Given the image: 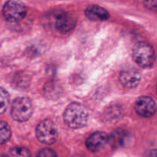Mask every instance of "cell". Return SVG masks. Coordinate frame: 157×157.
<instances>
[{"label":"cell","mask_w":157,"mask_h":157,"mask_svg":"<svg viewBox=\"0 0 157 157\" xmlns=\"http://www.w3.org/2000/svg\"><path fill=\"white\" fill-rule=\"evenodd\" d=\"M87 120L88 113L87 109L80 103H71L66 107L64 110V123L70 128H81L87 124Z\"/></svg>","instance_id":"cell-1"},{"label":"cell","mask_w":157,"mask_h":157,"mask_svg":"<svg viewBox=\"0 0 157 157\" xmlns=\"http://www.w3.org/2000/svg\"><path fill=\"white\" fill-rule=\"evenodd\" d=\"M133 58L140 67H150L153 65L156 61V54L150 44L145 41H140L133 47Z\"/></svg>","instance_id":"cell-2"},{"label":"cell","mask_w":157,"mask_h":157,"mask_svg":"<svg viewBox=\"0 0 157 157\" xmlns=\"http://www.w3.org/2000/svg\"><path fill=\"white\" fill-rule=\"evenodd\" d=\"M36 136L38 140L43 144L48 145L53 144L58 139V127L51 120H44L37 127Z\"/></svg>","instance_id":"cell-3"},{"label":"cell","mask_w":157,"mask_h":157,"mask_svg":"<svg viewBox=\"0 0 157 157\" xmlns=\"http://www.w3.org/2000/svg\"><path fill=\"white\" fill-rule=\"evenodd\" d=\"M33 108L31 101L27 98H18L13 101L11 108V116L18 122L27 121L31 117Z\"/></svg>","instance_id":"cell-4"},{"label":"cell","mask_w":157,"mask_h":157,"mask_svg":"<svg viewBox=\"0 0 157 157\" xmlns=\"http://www.w3.org/2000/svg\"><path fill=\"white\" fill-rule=\"evenodd\" d=\"M26 7L20 0H9L2 9L3 16L11 22H18L25 17Z\"/></svg>","instance_id":"cell-5"},{"label":"cell","mask_w":157,"mask_h":157,"mask_svg":"<svg viewBox=\"0 0 157 157\" xmlns=\"http://www.w3.org/2000/svg\"><path fill=\"white\" fill-rule=\"evenodd\" d=\"M134 108L138 115L143 117H150L156 111V104L153 98L144 96L136 101Z\"/></svg>","instance_id":"cell-6"},{"label":"cell","mask_w":157,"mask_h":157,"mask_svg":"<svg viewBox=\"0 0 157 157\" xmlns=\"http://www.w3.org/2000/svg\"><path fill=\"white\" fill-rule=\"evenodd\" d=\"M77 25V18L70 12H61L58 15L55 21L56 29L61 33L66 34L71 32Z\"/></svg>","instance_id":"cell-7"},{"label":"cell","mask_w":157,"mask_h":157,"mask_svg":"<svg viewBox=\"0 0 157 157\" xmlns=\"http://www.w3.org/2000/svg\"><path fill=\"white\" fill-rule=\"evenodd\" d=\"M108 143V136L101 131L92 133L86 141L87 148L91 152H98L102 150Z\"/></svg>","instance_id":"cell-8"},{"label":"cell","mask_w":157,"mask_h":157,"mask_svg":"<svg viewBox=\"0 0 157 157\" xmlns=\"http://www.w3.org/2000/svg\"><path fill=\"white\" fill-rule=\"evenodd\" d=\"M141 75L136 69H127L120 75L121 83L127 88H133L140 82Z\"/></svg>","instance_id":"cell-9"},{"label":"cell","mask_w":157,"mask_h":157,"mask_svg":"<svg viewBox=\"0 0 157 157\" xmlns=\"http://www.w3.org/2000/svg\"><path fill=\"white\" fill-rule=\"evenodd\" d=\"M85 15L92 21H105L110 18V14L104 8L92 5L85 9Z\"/></svg>","instance_id":"cell-10"},{"label":"cell","mask_w":157,"mask_h":157,"mask_svg":"<svg viewBox=\"0 0 157 157\" xmlns=\"http://www.w3.org/2000/svg\"><path fill=\"white\" fill-rule=\"evenodd\" d=\"M127 137V133L125 130L118 129L112 132L108 136V143L113 147H119L124 144Z\"/></svg>","instance_id":"cell-11"},{"label":"cell","mask_w":157,"mask_h":157,"mask_svg":"<svg viewBox=\"0 0 157 157\" xmlns=\"http://www.w3.org/2000/svg\"><path fill=\"white\" fill-rule=\"evenodd\" d=\"M5 157H32V155L25 147H17L11 149Z\"/></svg>","instance_id":"cell-12"},{"label":"cell","mask_w":157,"mask_h":157,"mask_svg":"<svg viewBox=\"0 0 157 157\" xmlns=\"http://www.w3.org/2000/svg\"><path fill=\"white\" fill-rule=\"evenodd\" d=\"M10 127L7 123L0 121V144H3L7 142L11 137Z\"/></svg>","instance_id":"cell-13"},{"label":"cell","mask_w":157,"mask_h":157,"mask_svg":"<svg viewBox=\"0 0 157 157\" xmlns=\"http://www.w3.org/2000/svg\"><path fill=\"white\" fill-rule=\"evenodd\" d=\"M9 94L5 89L0 87V114L4 113L9 106Z\"/></svg>","instance_id":"cell-14"},{"label":"cell","mask_w":157,"mask_h":157,"mask_svg":"<svg viewBox=\"0 0 157 157\" xmlns=\"http://www.w3.org/2000/svg\"><path fill=\"white\" fill-rule=\"evenodd\" d=\"M37 157H58L56 152L52 149L44 148L40 150L37 154Z\"/></svg>","instance_id":"cell-15"},{"label":"cell","mask_w":157,"mask_h":157,"mask_svg":"<svg viewBox=\"0 0 157 157\" xmlns=\"http://www.w3.org/2000/svg\"><path fill=\"white\" fill-rule=\"evenodd\" d=\"M144 4L148 9L157 11V0H143Z\"/></svg>","instance_id":"cell-16"},{"label":"cell","mask_w":157,"mask_h":157,"mask_svg":"<svg viewBox=\"0 0 157 157\" xmlns=\"http://www.w3.org/2000/svg\"><path fill=\"white\" fill-rule=\"evenodd\" d=\"M146 157H157V150H152L149 151Z\"/></svg>","instance_id":"cell-17"}]
</instances>
